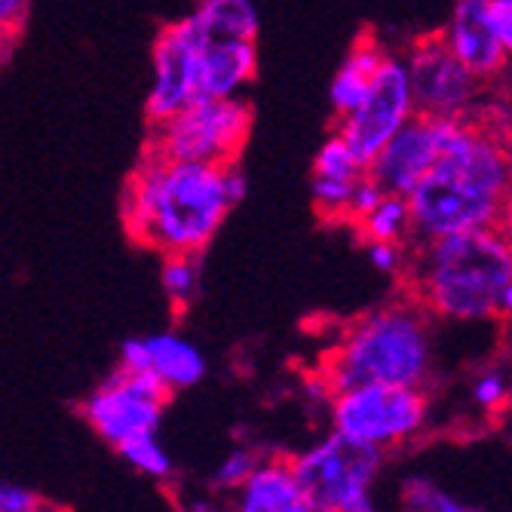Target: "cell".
I'll return each instance as SVG.
<instances>
[{
	"label": "cell",
	"mask_w": 512,
	"mask_h": 512,
	"mask_svg": "<svg viewBox=\"0 0 512 512\" xmlns=\"http://www.w3.org/2000/svg\"><path fill=\"white\" fill-rule=\"evenodd\" d=\"M246 197L240 163H181L145 151L132 169L120 221L132 243L160 255H203L221 224Z\"/></svg>",
	"instance_id": "6da1fadb"
},
{
	"label": "cell",
	"mask_w": 512,
	"mask_h": 512,
	"mask_svg": "<svg viewBox=\"0 0 512 512\" xmlns=\"http://www.w3.org/2000/svg\"><path fill=\"white\" fill-rule=\"evenodd\" d=\"M512 191V120L494 108L457 120L430 175L408 197L414 243L497 227Z\"/></svg>",
	"instance_id": "7a4b0ae2"
},
{
	"label": "cell",
	"mask_w": 512,
	"mask_h": 512,
	"mask_svg": "<svg viewBox=\"0 0 512 512\" xmlns=\"http://www.w3.org/2000/svg\"><path fill=\"white\" fill-rule=\"evenodd\" d=\"M433 375L430 313L414 298L371 307L322 353L313 384L332 399L359 387H424Z\"/></svg>",
	"instance_id": "3957f363"
},
{
	"label": "cell",
	"mask_w": 512,
	"mask_h": 512,
	"mask_svg": "<svg viewBox=\"0 0 512 512\" xmlns=\"http://www.w3.org/2000/svg\"><path fill=\"white\" fill-rule=\"evenodd\" d=\"M402 283L430 316L485 322L500 316L512 283V246L497 227L467 230L436 243H414Z\"/></svg>",
	"instance_id": "277c9868"
},
{
	"label": "cell",
	"mask_w": 512,
	"mask_h": 512,
	"mask_svg": "<svg viewBox=\"0 0 512 512\" xmlns=\"http://www.w3.org/2000/svg\"><path fill=\"white\" fill-rule=\"evenodd\" d=\"M252 105L246 99H197L191 108L151 126L148 148L166 160L234 166L252 135Z\"/></svg>",
	"instance_id": "5b68a950"
},
{
	"label": "cell",
	"mask_w": 512,
	"mask_h": 512,
	"mask_svg": "<svg viewBox=\"0 0 512 512\" xmlns=\"http://www.w3.org/2000/svg\"><path fill=\"white\" fill-rule=\"evenodd\" d=\"M384 451L353 442L332 430L329 439L292 454V467L316 512H378L371 482L381 470Z\"/></svg>",
	"instance_id": "8992f818"
},
{
	"label": "cell",
	"mask_w": 512,
	"mask_h": 512,
	"mask_svg": "<svg viewBox=\"0 0 512 512\" xmlns=\"http://www.w3.org/2000/svg\"><path fill=\"white\" fill-rule=\"evenodd\" d=\"M405 65L417 114L436 120H470L488 108L482 102L488 83L451 50L442 31L417 37L408 46Z\"/></svg>",
	"instance_id": "52a82bcc"
},
{
	"label": "cell",
	"mask_w": 512,
	"mask_h": 512,
	"mask_svg": "<svg viewBox=\"0 0 512 512\" xmlns=\"http://www.w3.org/2000/svg\"><path fill=\"white\" fill-rule=\"evenodd\" d=\"M172 396L175 390L154 371H129L117 365L96 393H89L80 414L111 448H123L132 439L157 436Z\"/></svg>",
	"instance_id": "ba28073f"
},
{
	"label": "cell",
	"mask_w": 512,
	"mask_h": 512,
	"mask_svg": "<svg viewBox=\"0 0 512 512\" xmlns=\"http://www.w3.org/2000/svg\"><path fill=\"white\" fill-rule=\"evenodd\" d=\"M430 399L424 387H359L332 399V430L368 448H396L424 430Z\"/></svg>",
	"instance_id": "9c48e42d"
},
{
	"label": "cell",
	"mask_w": 512,
	"mask_h": 512,
	"mask_svg": "<svg viewBox=\"0 0 512 512\" xmlns=\"http://www.w3.org/2000/svg\"><path fill=\"white\" fill-rule=\"evenodd\" d=\"M411 117H417V105L411 92L408 65L402 56L390 53L362 105L350 117L338 120V132L365 163H371Z\"/></svg>",
	"instance_id": "30bf717a"
},
{
	"label": "cell",
	"mask_w": 512,
	"mask_h": 512,
	"mask_svg": "<svg viewBox=\"0 0 512 512\" xmlns=\"http://www.w3.org/2000/svg\"><path fill=\"white\" fill-rule=\"evenodd\" d=\"M200 99V34L191 16L160 28L154 40V74L145 102L148 126H160Z\"/></svg>",
	"instance_id": "8fae6325"
},
{
	"label": "cell",
	"mask_w": 512,
	"mask_h": 512,
	"mask_svg": "<svg viewBox=\"0 0 512 512\" xmlns=\"http://www.w3.org/2000/svg\"><path fill=\"white\" fill-rule=\"evenodd\" d=\"M457 120H436L427 114L411 117L387 148L368 163V175L375 178L387 194L411 197L430 169L436 166L439 154L445 151L451 129Z\"/></svg>",
	"instance_id": "7c38bea8"
},
{
	"label": "cell",
	"mask_w": 512,
	"mask_h": 512,
	"mask_svg": "<svg viewBox=\"0 0 512 512\" xmlns=\"http://www.w3.org/2000/svg\"><path fill=\"white\" fill-rule=\"evenodd\" d=\"M120 368L129 371H154L175 393L203 381L206 359L188 338L163 332L148 338H129L120 347Z\"/></svg>",
	"instance_id": "4fadbf2b"
},
{
	"label": "cell",
	"mask_w": 512,
	"mask_h": 512,
	"mask_svg": "<svg viewBox=\"0 0 512 512\" xmlns=\"http://www.w3.org/2000/svg\"><path fill=\"white\" fill-rule=\"evenodd\" d=\"M451 50L467 62L485 83L497 80L509 65L494 31L491 0H454L448 28L442 31Z\"/></svg>",
	"instance_id": "5bb4252c"
},
{
	"label": "cell",
	"mask_w": 512,
	"mask_h": 512,
	"mask_svg": "<svg viewBox=\"0 0 512 512\" xmlns=\"http://www.w3.org/2000/svg\"><path fill=\"white\" fill-rule=\"evenodd\" d=\"M258 74V40H200V99H240Z\"/></svg>",
	"instance_id": "9a60e30c"
},
{
	"label": "cell",
	"mask_w": 512,
	"mask_h": 512,
	"mask_svg": "<svg viewBox=\"0 0 512 512\" xmlns=\"http://www.w3.org/2000/svg\"><path fill=\"white\" fill-rule=\"evenodd\" d=\"M237 512H316L295 476L292 454L273 451L264 457L255 476L240 488Z\"/></svg>",
	"instance_id": "2e32d148"
},
{
	"label": "cell",
	"mask_w": 512,
	"mask_h": 512,
	"mask_svg": "<svg viewBox=\"0 0 512 512\" xmlns=\"http://www.w3.org/2000/svg\"><path fill=\"white\" fill-rule=\"evenodd\" d=\"M387 56H390V50L378 40L375 31H362L353 40V46L347 50L344 62L338 65L332 86H329V102H332V111L338 120L350 117L362 105L381 65L387 62Z\"/></svg>",
	"instance_id": "e0dca14e"
},
{
	"label": "cell",
	"mask_w": 512,
	"mask_h": 512,
	"mask_svg": "<svg viewBox=\"0 0 512 512\" xmlns=\"http://www.w3.org/2000/svg\"><path fill=\"white\" fill-rule=\"evenodd\" d=\"M188 16L200 40H258V10L252 0H197Z\"/></svg>",
	"instance_id": "ac0fdd59"
},
{
	"label": "cell",
	"mask_w": 512,
	"mask_h": 512,
	"mask_svg": "<svg viewBox=\"0 0 512 512\" xmlns=\"http://www.w3.org/2000/svg\"><path fill=\"white\" fill-rule=\"evenodd\" d=\"M356 234L362 243H399L411 246L414 240V221H411V203L399 194H384V200L362 215L356 224Z\"/></svg>",
	"instance_id": "d6986e66"
},
{
	"label": "cell",
	"mask_w": 512,
	"mask_h": 512,
	"mask_svg": "<svg viewBox=\"0 0 512 512\" xmlns=\"http://www.w3.org/2000/svg\"><path fill=\"white\" fill-rule=\"evenodd\" d=\"M160 283L175 316L191 310L200 295V255H163Z\"/></svg>",
	"instance_id": "ffe728a7"
},
{
	"label": "cell",
	"mask_w": 512,
	"mask_h": 512,
	"mask_svg": "<svg viewBox=\"0 0 512 512\" xmlns=\"http://www.w3.org/2000/svg\"><path fill=\"white\" fill-rule=\"evenodd\" d=\"M362 178H325V175H313V206L319 212L322 221H338V224H350V209H353V197Z\"/></svg>",
	"instance_id": "44dd1931"
},
{
	"label": "cell",
	"mask_w": 512,
	"mask_h": 512,
	"mask_svg": "<svg viewBox=\"0 0 512 512\" xmlns=\"http://www.w3.org/2000/svg\"><path fill=\"white\" fill-rule=\"evenodd\" d=\"M368 172V163L353 151V145L335 129L322 142V148L313 157V175L325 178H362Z\"/></svg>",
	"instance_id": "7402d4cb"
},
{
	"label": "cell",
	"mask_w": 512,
	"mask_h": 512,
	"mask_svg": "<svg viewBox=\"0 0 512 512\" xmlns=\"http://www.w3.org/2000/svg\"><path fill=\"white\" fill-rule=\"evenodd\" d=\"M402 506L405 512H482L476 506L454 500L436 482L421 479V476H411L402 482Z\"/></svg>",
	"instance_id": "603a6c76"
},
{
	"label": "cell",
	"mask_w": 512,
	"mask_h": 512,
	"mask_svg": "<svg viewBox=\"0 0 512 512\" xmlns=\"http://www.w3.org/2000/svg\"><path fill=\"white\" fill-rule=\"evenodd\" d=\"M117 451H120V457L129 463V467H135L138 473H145V476H151V479L166 482V479L175 476V463H172V457L160 448L157 436L132 439V442H126V445L117 448Z\"/></svg>",
	"instance_id": "cb8c5ba5"
},
{
	"label": "cell",
	"mask_w": 512,
	"mask_h": 512,
	"mask_svg": "<svg viewBox=\"0 0 512 512\" xmlns=\"http://www.w3.org/2000/svg\"><path fill=\"white\" fill-rule=\"evenodd\" d=\"M264 451H258V448H234L230 451L224 460H221V467L215 470V479H212V485L218 488V491H240L252 476H255V470L264 463Z\"/></svg>",
	"instance_id": "d4e9b609"
},
{
	"label": "cell",
	"mask_w": 512,
	"mask_h": 512,
	"mask_svg": "<svg viewBox=\"0 0 512 512\" xmlns=\"http://www.w3.org/2000/svg\"><path fill=\"white\" fill-rule=\"evenodd\" d=\"M365 246V255L371 261V267L381 270V273H405V264H408V255H411V246H399V243H362Z\"/></svg>",
	"instance_id": "484cf974"
},
{
	"label": "cell",
	"mask_w": 512,
	"mask_h": 512,
	"mask_svg": "<svg viewBox=\"0 0 512 512\" xmlns=\"http://www.w3.org/2000/svg\"><path fill=\"white\" fill-rule=\"evenodd\" d=\"M31 0H0V31H4V59H10L13 43L25 28Z\"/></svg>",
	"instance_id": "4316f807"
},
{
	"label": "cell",
	"mask_w": 512,
	"mask_h": 512,
	"mask_svg": "<svg viewBox=\"0 0 512 512\" xmlns=\"http://www.w3.org/2000/svg\"><path fill=\"white\" fill-rule=\"evenodd\" d=\"M473 396L476 402L485 408V411H503L509 402H512V390L506 387V381L497 375V371H488V375H482L473 387Z\"/></svg>",
	"instance_id": "83f0119b"
},
{
	"label": "cell",
	"mask_w": 512,
	"mask_h": 512,
	"mask_svg": "<svg viewBox=\"0 0 512 512\" xmlns=\"http://www.w3.org/2000/svg\"><path fill=\"white\" fill-rule=\"evenodd\" d=\"M0 512H46V500L22 485H4L0 491Z\"/></svg>",
	"instance_id": "f1b7e54d"
},
{
	"label": "cell",
	"mask_w": 512,
	"mask_h": 512,
	"mask_svg": "<svg viewBox=\"0 0 512 512\" xmlns=\"http://www.w3.org/2000/svg\"><path fill=\"white\" fill-rule=\"evenodd\" d=\"M491 19L503 53L512 62V0H491Z\"/></svg>",
	"instance_id": "f546056e"
},
{
	"label": "cell",
	"mask_w": 512,
	"mask_h": 512,
	"mask_svg": "<svg viewBox=\"0 0 512 512\" xmlns=\"http://www.w3.org/2000/svg\"><path fill=\"white\" fill-rule=\"evenodd\" d=\"M497 230L506 237V243L512 246V191L503 203V212H500V221H497Z\"/></svg>",
	"instance_id": "4dcf8cb0"
},
{
	"label": "cell",
	"mask_w": 512,
	"mask_h": 512,
	"mask_svg": "<svg viewBox=\"0 0 512 512\" xmlns=\"http://www.w3.org/2000/svg\"><path fill=\"white\" fill-rule=\"evenodd\" d=\"M497 319L512 322V283H509V289H506L503 298H500V316H497Z\"/></svg>",
	"instance_id": "1f68e13d"
}]
</instances>
